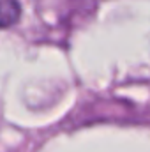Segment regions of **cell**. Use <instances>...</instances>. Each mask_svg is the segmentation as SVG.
I'll list each match as a JSON object with an SVG mask.
<instances>
[{
    "label": "cell",
    "instance_id": "1",
    "mask_svg": "<svg viewBox=\"0 0 150 152\" xmlns=\"http://www.w3.org/2000/svg\"><path fill=\"white\" fill-rule=\"evenodd\" d=\"M21 7L18 0H0V28H9L20 21Z\"/></svg>",
    "mask_w": 150,
    "mask_h": 152
}]
</instances>
